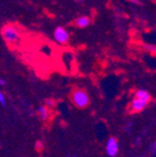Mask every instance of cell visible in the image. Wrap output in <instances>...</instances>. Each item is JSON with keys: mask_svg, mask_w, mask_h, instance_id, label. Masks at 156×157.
I'll use <instances>...</instances> for the list:
<instances>
[{"mask_svg": "<svg viewBox=\"0 0 156 157\" xmlns=\"http://www.w3.org/2000/svg\"><path fill=\"white\" fill-rule=\"evenodd\" d=\"M35 146H36V150L41 151V148H43V146H44V144H43V142H41V141H37V142L35 143Z\"/></svg>", "mask_w": 156, "mask_h": 157, "instance_id": "obj_12", "label": "cell"}, {"mask_svg": "<svg viewBox=\"0 0 156 157\" xmlns=\"http://www.w3.org/2000/svg\"><path fill=\"white\" fill-rule=\"evenodd\" d=\"M129 1H131V2H133V3H135V5H140L139 0H129Z\"/></svg>", "mask_w": 156, "mask_h": 157, "instance_id": "obj_14", "label": "cell"}, {"mask_svg": "<svg viewBox=\"0 0 156 157\" xmlns=\"http://www.w3.org/2000/svg\"><path fill=\"white\" fill-rule=\"evenodd\" d=\"M54 38L58 44L64 45L69 42L70 35H69V32L66 29H64L62 26H58L54 31Z\"/></svg>", "mask_w": 156, "mask_h": 157, "instance_id": "obj_3", "label": "cell"}, {"mask_svg": "<svg viewBox=\"0 0 156 157\" xmlns=\"http://www.w3.org/2000/svg\"><path fill=\"white\" fill-rule=\"evenodd\" d=\"M5 84H6V81L3 80L2 78H0V85L2 86V85H5Z\"/></svg>", "mask_w": 156, "mask_h": 157, "instance_id": "obj_13", "label": "cell"}, {"mask_svg": "<svg viewBox=\"0 0 156 157\" xmlns=\"http://www.w3.org/2000/svg\"><path fill=\"white\" fill-rule=\"evenodd\" d=\"M144 48L147 49L149 52H151L152 50V52H155V49H156L154 45H144Z\"/></svg>", "mask_w": 156, "mask_h": 157, "instance_id": "obj_11", "label": "cell"}, {"mask_svg": "<svg viewBox=\"0 0 156 157\" xmlns=\"http://www.w3.org/2000/svg\"><path fill=\"white\" fill-rule=\"evenodd\" d=\"M134 97L139 98V99H141V101H144L147 104H149L150 101L152 99L151 94H150L146 90H138V91L135 92V94H134Z\"/></svg>", "mask_w": 156, "mask_h": 157, "instance_id": "obj_6", "label": "cell"}, {"mask_svg": "<svg viewBox=\"0 0 156 157\" xmlns=\"http://www.w3.org/2000/svg\"><path fill=\"white\" fill-rule=\"evenodd\" d=\"M0 105L6 107L7 106V101H6V97H5V94L2 92H0Z\"/></svg>", "mask_w": 156, "mask_h": 157, "instance_id": "obj_9", "label": "cell"}, {"mask_svg": "<svg viewBox=\"0 0 156 157\" xmlns=\"http://www.w3.org/2000/svg\"><path fill=\"white\" fill-rule=\"evenodd\" d=\"M73 104L78 108H85L86 106L90 104V97H88V93L82 90H79L76 91L72 94V97H71Z\"/></svg>", "mask_w": 156, "mask_h": 157, "instance_id": "obj_2", "label": "cell"}, {"mask_svg": "<svg viewBox=\"0 0 156 157\" xmlns=\"http://www.w3.org/2000/svg\"><path fill=\"white\" fill-rule=\"evenodd\" d=\"M45 104H46V107L49 108V107H54L55 106V101L51 99V98H47V99H45Z\"/></svg>", "mask_w": 156, "mask_h": 157, "instance_id": "obj_10", "label": "cell"}, {"mask_svg": "<svg viewBox=\"0 0 156 157\" xmlns=\"http://www.w3.org/2000/svg\"><path fill=\"white\" fill-rule=\"evenodd\" d=\"M1 35L8 43H17L20 39V32L18 27L12 24H8L2 27L1 29Z\"/></svg>", "mask_w": 156, "mask_h": 157, "instance_id": "obj_1", "label": "cell"}, {"mask_svg": "<svg viewBox=\"0 0 156 157\" xmlns=\"http://www.w3.org/2000/svg\"><path fill=\"white\" fill-rule=\"evenodd\" d=\"M91 23V19L86 15H83V17H79L76 21V25L81 29H84V27H88Z\"/></svg>", "mask_w": 156, "mask_h": 157, "instance_id": "obj_7", "label": "cell"}, {"mask_svg": "<svg viewBox=\"0 0 156 157\" xmlns=\"http://www.w3.org/2000/svg\"><path fill=\"white\" fill-rule=\"evenodd\" d=\"M147 106V103H145L144 101H141L139 98L134 97L131 101V111L132 113H141L142 110H144Z\"/></svg>", "mask_w": 156, "mask_h": 157, "instance_id": "obj_5", "label": "cell"}, {"mask_svg": "<svg viewBox=\"0 0 156 157\" xmlns=\"http://www.w3.org/2000/svg\"><path fill=\"white\" fill-rule=\"evenodd\" d=\"M38 115L39 117L43 119V120H48V118H49V109L46 107V106H39L38 107Z\"/></svg>", "mask_w": 156, "mask_h": 157, "instance_id": "obj_8", "label": "cell"}, {"mask_svg": "<svg viewBox=\"0 0 156 157\" xmlns=\"http://www.w3.org/2000/svg\"><path fill=\"white\" fill-rule=\"evenodd\" d=\"M76 1H83V0H76Z\"/></svg>", "mask_w": 156, "mask_h": 157, "instance_id": "obj_15", "label": "cell"}, {"mask_svg": "<svg viewBox=\"0 0 156 157\" xmlns=\"http://www.w3.org/2000/svg\"><path fill=\"white\" fill-rule=\"evenodd\" d=\"M118 152H119V144L118 141L115 137H110L108 139L107 143H106V153L109 157H115L117 156Z\"/></svg>", "mask_w": 156, "mask_h": 157, "instance_id": "obj_4", "label": "cell"}]
</instances>
